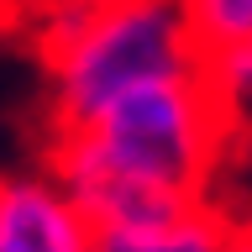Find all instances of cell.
Returning a JSON list of instances; mask_svg holds the SVG:
<instances>
[{
	"mask_svg": "<svg viewBox=\"0 0 252 252\" xmlns=\"http://www.w3.org/2000/svg\"><path fill=\"white\" fill-rule=\"evenodd\" d=\"M47 63L53 131H79L121 94L205 63L184 0H84L32 21Z\"/></svg>",
	"mask_w": 252,
	"mask_h": 252,
	"instance_id": "cell-1",
	"label": "cell"
},
{
	"mask_svg": "<svg viewBox=\"0 0 252 252\" xmlns=\"http://www.w3.org/2000/svg\"><path fill=\"white\" fill-rule=\"evenodd\" d=\"M231 131L236 121L205 84V68H194V74L153 79V84L121 94L90 126L63 131V137H74L90 158L131 173L142 184L173 189L184 200H205Z\"/></svg>",
	"mask_w": 252,
	"mask_h": 252,
	"instance_id": "cell-2",
	"label": "cell"
},
{
	"mask_svg": "<svg viewBox=\"0 0 252 252\" xmlns=\"http://www.w3.org/2000/svg\"><path fill=\"white\" fill-rule=\"evenodd\" d=\"M5 252H94V226L53 173H11L0 184Z\"/></svg>",
	"mask_w": 252,
	"mask_h": 252,
	"instance_id": "cell-3",
	"label": "cell"
},
{
	"mask_svg": "<svg viewBox=\"0 0 252 252\" xmlns=\"http://www.w3.org/2000/svg\"><path fill=\"white\" fill-rule=\"evenodd\" d=\"M231 236V220L210 200L189 205L179 220L137 226V231H94V252H220Z\"/></svg>",
	"mask_w": 252,
	"mask_h": 252,
	"instance_id": "cell-4",
	"label": "cell"
},
{
	"mask_svg": "<svg viewBox=\"0 0 252 252\" xmlns=\"http://www.w3.org/2000/svg\"><path fill=\"white\" fill-rule=\"evenodd\" d=\"M205 84L216 90V100L226 105L236 126L252 121V42H231V47H216L205 53Z\"/></svg>",
	"mask_w": 252,
	"mask_h": 252,
	"instance_id": "cell-5",
	"label": "cell"
},
{
	"mask_svg": "<svg viewBox=\"0 0 252 252\" xmlns=\"http://www.w3.org/2000/svg\"><path fill=\"white\" fill-rule=\"evenodd\" d=\"M189 27H194V42L205 53L231 42H252V0H184Z\"/></svg>",
	"mask_w": 252,
	"mask_h": 252,
	"instance_id": "cell-6",
	"label": "cell"
},
{
	"mask_svg": "<svg viewBox=\"0 0 252 252\" xmlns=\"http://www.w3.org/2000/svg\"><path fill=\"white\" fill-rule=\"evenodd\" d=\"M0 5H11V11H21V16H47V11H58V5H84V0H0Z\"/></svg>",
	"mask_w": 252,
	"mask_h": 252,
	"instance_id": "cell-7",
	"label": "cell"
},
{
	"mask_svg": "<svg viewBox=\"0 0 252 252\" xmlns=\"http://www.w3.org/2000/svg\"><path fill=\"white\" fill-rule=\"evenodd\" d=\"M220 252H252V226H231V236H226Z\"/></svg>",
	"mask_w": 252,
	"mask_h": 252,
	"instance_id": "cell-8",
	"label": "cell"
},
{
	"mask_svg": "<svg viewBox=\"0 0 252 252\" xmlns=\"http://www.w3.org/2000/svg\"><path fill=\"white\" fill-rule=\"evenodd\" d=\"M0 184H5V179H0Z\"/></svg>",
	"mask_w": 252,
	"mask_h": 252,
	"instance_id": "cell-9",
	"label": "cell"
},
{
	"mask_svg": "<svg viewBox=\"0 0 252 252\" xmlns=\"http://www.w3.org/2000/svg\"><path fill=\"white\" fill-rule=\"evenodd\" d=\"M0 252H5V247H0Z\"/></svg>",
	"mask_w": 252,
	"mask_h": 252,
	"instance_id": "cell-10",
	"label": "cell"
}]
</instances>
